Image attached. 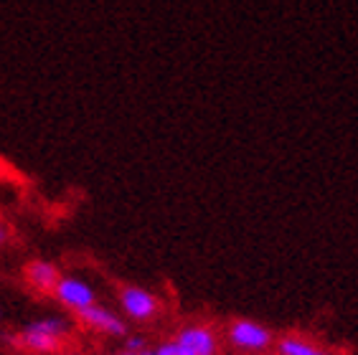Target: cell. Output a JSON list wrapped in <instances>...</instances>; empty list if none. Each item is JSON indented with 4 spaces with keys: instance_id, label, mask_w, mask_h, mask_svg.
<instances>
[{
    "instance_id": "cell-1",
    "label": "cell",
    "mask_w": 358,
    "mask_h": 355,
    "mask_svg": "<svg viewBox=\"0 0 358 355\" xmlns=\"http://www.w3.org/2000/svg\"><path fill=\"white\" fill-rule=\"evenodd\" d=\"M69 335V322L64 317H41L23 328L15 342L34 353H54L62 348L64 338Z\"/></svg>"
},
{
    "instance_id": "cell-2",
    "label": "cell",
    "mask_w": 358,
    "mask_h": 355,
    "mask_svg": "<svg viewBox=\"0 0 358 355\" xmlns=\"http://www.w3.org/2000/svg\"><path fill=\"white\" fill-rule=\"evenodd\" d=\"M229 340L247 353H264L272 345V333L255 320H234L229 328Z\"/></svg>"
},
{
    "instance_id": "cell-3",
    "label": "cell",
    "mask_w": 358,
    "mask_h": 355,
    "mask_svg": "<svg viewBox=\"0 0 358 355\" xmlns=\"http://www.w3.org/2000/svg\"><path fill=\"white\" fill-rule=\"evenodd\" d=\"M54 297L62 302L64 307L74 310L76 314L84 312V310L92 307V305H96L94 289L84 280H79V277H62L54 289Z\"/></svg>"
},
{
    "instance_id": "cell-4",
    "label": "cell",
    "mask_w": 358,
    "mask_h": 355,
    "mask_svg": "<svg viewBox=\"0 0 358 355\" xmlns=\"http://www.w3.org/2000/svg\"><path fill=\"white\" fill-rule=\"evenodd\" d=\"M120 305H122L127 317H132V320H138V322L150 320L160 310L158 297L143 287H122V292H120Z\"/></svg>"
},
{
    "instance_id": "cell-5",
    "label": "cell",
    "mask_w": 358,
    "mask_h": 355,
    "mask_svg": "<svg viewBox=\"0 0 358 355\" xmlns=\"http://www.w3.org/2000/svg\"><path fill=\"white\" fill-rule=\"evenodd\" d=\"M176 340L191 355H216V350H219V340H216L214 330L206 328V325H188L176 335Z\"/></svg>"
},
{
    "instance_id": "cell-6",
    "label": "cell",
    "mask_w": 358,
    "mask_h": 355,
    "mask_svg": "<svg viewBox=\"0 0 358 355\" xmlns=\"http://www.w3.org/2000/svg\"><path fill=\"white\" fill-rule=\"evenodd\" d=\"M79 320H82L87 328L96 330V333L112 335V338H122V335L127 333L124 322L120 320L112 310L102 307V305H92V307H87L84 312H79Z\"/></svg>"
},
{
    "instance_id": "cell-7",
    "label": "cell",
    "mask_w": 358,
    "mask_h": 355,
    "mask_svg": "<svg viewBox=\"0 0 358 355\" xmlns=\"http://www.w3.org/2000/svg\"><path fill=\"white\" fill-rule=\"evenodd\" d=\"M59 280H62V272H59V266L51 264V261L36 259L26 266V282L36 289V292H51L54 294Z\"/></svg>"
},
{
    "instance_id": "cell-8",
    "label": "cell",
    "mask_w": 358,
    "mask_h": 355,
    "mask_svg": "<svg viewBox=\"0 0 358 355\" xmlns=\"http://www.w3.org/2000/svg\"><path fill=\"white\" fill-rule=\"evenodd\" d=\"M313 350H315L313 342H308L305 338H295V335L282 338V340L277 342V353L280 355H308Z\"/></svg>"
},
{
    "instance_id": "cell-9",
    "label": "cell",
    "mask_w": 358,
    "mask_h": 355,
    "mask_svg": "<svg viewBox=\"0 0 358 355\" xmlns=\"http://www.w3.org/2000/svg\"><path fill=\"white\" fill-rule=\"evenodd\" d=\"M155 353H158V355H191L186 348H183V345H180L178 340H176V338H173V340H168V342H163V345H160Z\"/></svg>"
},
{
    "instance_id": "cell-10",
    "label": "cell",
    "mask_w": 358,
    "mask_h": 355,
    "mask_svg": "<svg viewBox=\"0 0 358 355\" xmlns=\"http://www.w3.org/2000/svg\"><path fill=\"white\" fill-rule=\"evenodd\" d=\"M124 350H127V353L140 355L145 350V338H140V335H130V338L124 340Z\"/></svg>"
},
{
    "instance_id": "cell-11",
    "label": "cell",
    "mask_w": 358,
    "mask_h": 355,
    "mask_svg": "<svg viewBox=\"0 0 358 355\" xmlns=\"http://www.w3.org/2000/svg\"><path fill=\"white\" fill-rule=\"evenodd\" d=\"M6 239H8V231H6V226L0 224V244H3Z\"/></svg>"
},
{
    "instance_id": "cell-12",
    "label": "cell",
    "mask_w": 358,
    "mask_h": 355,
    "mask_svg": "<svg viewBox=\"0 0 358 355\" xmlns=\"http://www.w3.org/2000/svg\"><path fill=\"white\" fill-rule=\"evenodd\" d=\"M308 355H328V353H323V350H317V348H315L313 353H308Z\"/></svg>"
},
{
    "instance_id": "cell-13",
    "label": "cell",
    "mask_w": 358,
    "mask_h": 355,
    "mask_svg": "<svg viewBox=\"0 0 358 355\" xmlns=\"http://www.w3.org/2000/svg\"><path fill=\"white\" fill-rule=\"evenodd\" d=\"M140 355H158V353H155V350H143Z\"/></svg>"
},
{
    "instance_id": "cell-14",
    "label": "cell",
    "mask_w": 358,
    "mask_h": 355,
    "mask_svg": "<svg viewBox=\"0 0 358 355\" xmlns=\"http://www.w3.org/2000/svg\"><path fill=\"white\" fill-rule=\"evenodd\" d=\"M56 355H76V353H56Z\"/></svg>"
},
{
    "instance_id": "cell-15",
    "label": "cell",
    "mask_w": 358,
    "mask_h": 355,
    "mask_svg": "<svg viewBox=\"0 0 358 355\" xmlns=\"http://www.w3.org/2000/svg\"><path fill=\"white\" fill-rule=\"evenodd\" d=\"M120 355H135V353H127V350H124V353H120Z\"/></svg>"
},
{
    "instance_id": "cell-16",
    "label": "cell",
    "mask_w": 358,
    "mask_h": 355,
    "mask_svg": "<svg viewBox=\"0 0 358 355\" xmlns=\"http://www.w3.org/2000/svg\"><path fill=\"white\" fill-rule=\"evenodd\" d=\"M0 317H3V310H0Z\"/></svg>"
}]
</instances>
